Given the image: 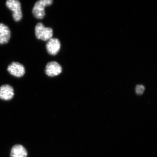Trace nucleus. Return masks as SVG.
Segmentation results:
<instances>
[{
  "label": "nucleus",
  "instance_id": "1",
  "mask_svg": "<svg viewBox=\"0 0 157 157\" xmlns=\"http://www.w3.org/2000/svg\"><path fill=\"white\" fill-rule=\"evenodd\" d=\"M35 34L37 39L44 41L52 39L53 30L51 28L45 27L42 23L37 24L35 28Z\"/></svg>",
  "mask_w": 157,
  "mask_h": 157
},
{
  "label": "nucleus",
  "instance_id": "2",
  "mask_svg": "<svg viewBox=\"0 0 157 157\" xmlns=\"http://www.w3.org/2000/svg\"><path fill=\"white\" fill-rule=\"evenodd\" d=\"M52 0H40L35 4L33 9V14L36 18L42 19L45 16V8L52 4Z\"/></svg>",
  "mask_w": 157,
  "mask_h": 157
},
{
  "label": "nucleus",
  "instance_id": "3",
  "mask_svg": "<svg viewBox=\"0 0 157 157\" xmlns=\"http://www.w3.org/2000/svg\"><path fill=\"white\" fill-rule=\"evenodd\" d=\"M6 6L13 12V17L14 21H18L21 19L22 13L21 5L17 0H8L6 2Z\"/></svg>",
  "mask_w": 157,
  "mask_h": 157
},
{
  "label": "nucleus",
  "instance_id": "4",
  "mask_svg": "<svg viewBox=\"0 0 157 157\" xmlns=\"http://www.w3.org/2000/svg\"><path fill=\"white\" fill-rule=\"evenodd\" d=\"M8 71L11 75L17 77H21L25 73L24 67L17 62H13L9 65L8 67Z\"/></svg>",
  "mask_w": 157,
  "mask_h": 157
},
{
  "label": "nucleus",
  "instance_id": "5",
  "mask_svg": "<svg viewBox=\"0 0 157 157\" xmlns=\"http://www.w3.org/2000/svg\"><path fill=\"white\" fill-rule=\"evenodd\" d=\"M45 73L50 77L57 76L62 72V68L58 63L56 62L48 63L45 68Z\"/></svg>",
  "mask_w": 157,
  "mask_h": 157
},
{
  "label": "nucleus",
  "instance_id": "6",
  "mask_svg": "<svg viewBox=\"0 0 157 157\" xmlns=\"http://www.w3.org/2000/svg\"><path fill=\"white\" fill-rule=\"evenodd\" d=\"M61 44L59 39L52 38L46 44L47 52L51 55L55 56L58 53L60 48Z\"/></svg>",
  "mask_w": 157,
  "mask_h": 157
},
{
  "label": "nucleus",
  "instance_id": "7",
  "mask_svg": "<svg viewBox=\"0 0 157 157\" xmlns=\"http://www.w3.org/2000/svg\"><path fill=\"white\" fill-rule=\"evenodd\" d=\"M14 95V89L9 85H4L0 87V99L9 101Z\"/></svg>",
  "mask_w": 157,
  "mask_h": 157
},
{
  "label": "nucleus",
  "instance_id": "8",
  "mask_svg": "<svg viewBox=\"0 0 157 157\" xmlns=\"http://www.w3.org/2000/svg\"><path fill=\"white\" fill-rule=\"evenodd\" d=\"M11 37V32L7 26L0 23V44L8 43Z\"/></svg>",
  "mask_w": 157,
  "mask_h": 157
},
{
  "label": "nucleus",
  "instance_id": "9",
  "mask_svg": "<svg viewBox=\"0 0 157 157\" xmlns=\"http://www.w3.org/2000/svg\"><path fill=\"white\" fill-rule=\"evenodd\" d=\"M27 155L26 150L22 145L17 144L11 149V157H27Z\"/></svg>",
  "mask_w": 157,
  "mask_h": 157
},
{
  "label": "nucleus",
  "instance_id": "10",
  "mask_svg": "<svg viewBox=\"0 0 157 157\" xmlns=\"http://www.w3.org/2000/svg\"><path fill=\"white\" fill-rule=\"evenodd\" d=\"M145 87L142 85H138L135 88V91L138 95H141L144 92Z\"/></svg>",
  "mask_w": 157,
  "mask_h": 157
}]
</instances>
